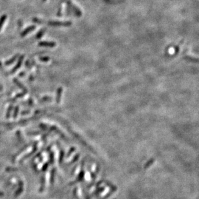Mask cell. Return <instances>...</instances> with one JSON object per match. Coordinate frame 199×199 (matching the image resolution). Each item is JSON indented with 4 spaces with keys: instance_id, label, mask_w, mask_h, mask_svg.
I'll return each mask as SVG.
<instances>
[{
    "instance_id": "5",
    "label": "cell",
    "mask_w": 199,
    "mask_h": 199,
    "mask_svg": "<svg viewBox=\"0 0 199 199\" xmlns=\"http://www.w3.org/2000/svg\"><path fill=\"white\" fill-rule=\"evenodd\" d=\"M19 54H16V55L12 57V58H11V59H8V60H7V62H6L5 63V65H7V66L13 64V63H14L15 62H16V59H17V58H19Z\"/></svg>"
},
{
    "instance_id": "9",
    "label": "cell",
    "mask_w": 199,
    "mask_h": 199,
    "mask_svg": "<svg viewBox=\"0 0 199 199\" xmlns=\"http://www.w3.org/2000/svg\"><path fill=\"white\" fill-rule=\"evenodd\" d=\"M7 15L3 14V15H2V17L0 18V30L2 29L3 24L5 23V22L6 19H7Z\"/></svg>"
},
{
    "instance_id": "14",
    "label": "cell",
    "mask_w": 199,
    "mask_h": 199,
    "mask_svg": "<svg viewBox=\"0 0 199 199\" xmlns=\"http://www.w3.org/2000/svg\"><path fill=\"white\" fill-rule=\"evenodd\" d=\"M33 21L35 22V23H44V22H43V21H42L41 19H38V18H34Z\"/></svg>"
},
{
    "instance_id": "1",
    "label": "cell",
    "mask_w": 199,
    "mask_h": 199,
    "mask_svg": "<svg viewBox=\"0 0 199 199\" xmlns=\"http://www.w3.org/2000/svg\"><path fill=\"white\" fill-rule=\"evenodd\" d=\"M47 23L50 26H69L72 24L70 22H59V21H49Z\"/></svg>"
},
{
    "instance_id": "15",
    "label": "cell",
    "mask_w": 199,
    "mask_h": 199,
    "mask_svg": "<svg viewBox=\"0 0 199 199\" xmlns=\"http://www.w3.org/2000/svg\"><path fill=\"white\" fill-rule=\"evenodd\" d=\"M30 113V110H27V111H23V112H21V114H23H23H24V115H25V114H29Z\"/></svg>"
},
{
    "instance_id": "16",
    "label": "cell",
    "mask_w": 199,
    "mask_h": 199,
    "mask_svg": "<svg viewBox=\"0 0 199 199\" xmlns=\"http://www.w3.org/2000/svg\"><path fill=\"white\" fill-rule=\"evenodd\" d=\"M46 0H43V2H45Z\"/></svg>"
},
{
    "instance_id": "6",
    "label": "cell",
    "mask_w": 199,
    "mask_h": 199,
    "mask_svg": "<svg viewBox=\"0 0 199 199\" xmlns=\"http://www.w3.org/2000/svg\"><path fill=\"white\" fill-rule=\"evenodd\" d=\"M31 151H32V147H30V148H27L26 150H25L23 152H22L19 155H18V156H17V158H16V160H20L21 158H23V156H25V155H27V154L29 153L30 152H31Z\"/></svg>"
},
{
    "instance_id": "4",
    "label": "cell",
    "mask_w": 199,
    "mask_h": 199,
    "mask_svg": "<svg viewBox=\"0 0 199 199\" xmlns=\"http://www.w3.org/2000/svg\"><path fill=\"white\" fill-rule=\"evenodd\" d=\"M35 28H36V26H35V25L29 26V27H27V28H25V29L24 31H22V32H21V37L25 36L27 35V34H28V33H30V32H32V31L35 30Z\"/></svg>"
},
{
    "instance_id": "13",
    "label": "cell",
    "mask_w": 199,
    "mask_h": 199,
    "mask_svg": "<svg viewBox=\"0 0 199 199\" xmlns=\"http://www.w3.org/2000/svg\"><path fill=\"white\" fill-rule=\"evenodd\" d=\"M39 59L42 62H48L50 60V58L48 57H39Z\"/></svg>"
},
{
    "instance_id": "10",
    "label": "cell",
    "mask_w": 199,
    "mask_h": 199,
    "mask_svg": "<svg viewBox=\"0 0 199 199\" xmlns=\"http://www.w3.org/2000/svg\"><path fill=\"white\" fill-rule=\"evenodd\" d=\"M45 31H46V29H45V28H43V29L40 30V31H39V32H38V34H36V39H40V38H41V37L43 36V35L44 34Z\"/></svg>"
},
{
    "instance_id": "3",
    "label": "cell",
    "mask_w": 199,
    "mask_h": 199,
    "mask_svg": "<svg viewBox=\"0 0 199 199\" xmlns=\"http://www.w3.org/2000/svg\"><path fill=\"white\" fill-rule=\"evenodd\" d=\"M38 45L40 47H53L56 45L55 42H47V41H42V42H39Z\"/></svg>"
},
{
    "instance_id": "2",
    "label": "cell",
    "mask_w": 199,
    "mask_h": 199,
    "mask_svg": "<svg viewBox=\"0 0 199 199\" xmlns=\"http://www.w3.org/2000/svg\"><path fill=\"white\" fill-rule=\"evenodd\" d=\"M18 58H19V59H18V61H17V64H16V65H15L13 69L11 70V71H10L11 73H15V72L17 71L21 67V65H22V62H23V58H24V55H21V56H19Z\"/></svg>"
},
{
    "instance_id": "11",
    "label": "cell",
    "mask_w": 199,
    "mask_h": 199,
    "mask_svg": "<svg viewBox=\"0 0 199 199\" xmlns=\"http://www.w3.org/2000/svg\"><path fill=\"white\" fill-rule=\"evenodd\" d=\"M12 109H13V105H10L8 108V110H7V113H6V118H9L10 117V114H11V112H12Z\"/></svg>"
},
{
    "instance_id": "7",
    "label": "cell",
    "mask_w": 199,
    "mask_h": 199,
    "mask_svg": "<svg viewBox=\"0 0 199 199\" xmlns=\"http://www.w3.org/2000/svg\"><path fill=\"white\" fill-rule=\"evenodd\" d=\"M14 83L16 84V85H17V86L19 87V88H21V89L22 90H23V91H24V93H27V88H26L25 87L24 85H23V84H22L21 83V82H19V81L17 80V79H16V78H14Z\"/></svg>"
},
{
    "instance_id": "8",
    "label": "cell",
    "mask_w": 199,
    "mask_h": 199,
    "mask_svg": "<svg viewBox=\"0 0 199 199\" xmlns=\"http://www.w3.org/2000/svg\"><path fill=\"white\" fill-rule=\"evenodd\" d=\"M62 88L60 87L58 89V93H57V96H56V102L57 103H59L61 101V98L62 94Z\"/></svg>"
},
{
    "instance_id": "12",
    "label": "cell",
    "mask_w": 199,
    "mask_h": 199,
    "mask_svg": "<svg viewBox=\"0 0 199 199\" xmlns=\"http://www.w3.org/2000/svg\"><path fill=\"white\" fill-rule=\"evenodd\" d=\"M19 107L16 106L14 109V112L13 114V118H16L17 117V114L19 113Z\"/></svg>"
}]
</instances>
